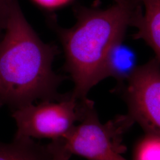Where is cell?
<instances>
[{
  "label": "cell",
  "mask_w": 160,
  "mask_h": 160,
  "mask_svg": "<svg viewBox=\"0 0 160 160\" xmlns=\"http://www.w3.org/2000/svg\"><path fill=\"white\" fill-rule=\"evenodd\" d=\"M58 53L56 46L40 40L18 4L0 40V107L14 110L63 97L58 92L63 78L52 67Z\"/></svg>",
  "instance_id": "cell-1"
},
{
  "label": "cell",
  "mask_w": 160,
  "mask_h": 160,
  "mask_svg": "<svg viewBox=\"0 0 160 160\" xmlns=\"http://www.w3.org/2000/svg\"><path fill=\"white\" fill-rule=\"evenodd\" d=\"M139 7L138 0L115 3L104 9L79 7L75 11L77 22L69 29L51 21L63 47L65 69L74 82V98L86 99L92 88L105 79L108 53L123 42Z\"/></svg>",
  "instance_id": "cell-2"
},
{
  "label": "cell",
  "mask_w": 160,
  "mask_h": 160,
  "mask_svg": "<svg viewBox=\"0 0 160 160\" xmlns=\"http://www.w3.org/2000/svg\"><path fill=\"white\" fill-rule=\"evenodd\" d=\"M133 123L128 114L102 123L93 103L78 125L62 139L72 155L88 160H127L122 155L126 151L122 137Z\"/></svg>",
  "instance_id": "cell-3"
},
{
  "label": "cell",
  "mask_w": 160,
  "mask_h": 160,
  "mask_svg": "<svg viewBox=\"0 0 160 160\" xmlns=\"http://www.w3.org/2000/svg\"><path fill=\"white\" fill-rule=\"evenodd\" d=\"M94 102L87 98L77 100L71 92L58 100L42 101L13 110L17 131L14 138H63L84 116Z\"/></svg>",
  "instance_id": "cell-4"
},
{
  "label": "cell",
  "mask_w": 160,
  "mask_h": 160,
  "mask_svg": "<svg viewBox=\"0 0 160 160\" xmlns=\"http://www.w3.org/2000/svg\"><path fill=\"white\" fill-rule=\"evenodd\" d=\"M128 114L147 135L160 137V62L154 57L137 65L118 85Z\"/></svg>",
  "instance_id": "cell-5"
},
{
  "label": "cell",
  "mask_w": 160,
  "mask_h": 160,
  "mask_svg": "<svg viewBox=\"0 0 160 160\" xmlns=\"http://www.w3.org/2000/svg\"><path fill=\"white\" fill-rule=\"evenodd\" d=\"M138 1L140 7L132 24L137 32L132 38L144 42L160 62V0Z\"/></svg>",
  "instance_id": "cell-6"
},
{
  "label": "cell",
  "mask_w": 160,
  "mask_h": 160,
  "mask_svg": "<svg viewBox=\"0 0 160 160\" xmlns=\"http://www.w3.org/2000/svg\"><path fill=\"white\" fill-rule=\"evenodd\" d=\"M52 160L49 143L42 145L29 138H14L11 143L0 142V160Z\"/></svg>",
  "instance_id": "cell-7"
},
{
  "label": "cell",
  "mask_w": 160,
  "mask_h": 160,
  "mask_svg": "<svg viewBox=\"0 0 160 160\" xmlns=\"http://www.w3.org/2000/svg\"><path fill=\"white\" fill-rule=\"evenodd\" d=\"M137 67V57L134 52L120 42L114 45L108 53L104 65V77L113 78L119 85Z\"/></svg>",
  "instance_id": "cell-8"
},
{
  "label": "cell",
  "mask_w": 160,
  "mask_h": 160,
  "mask_svg": "<svg viewBox=\"0 0 160 160\" xmlns=\"http://www.w3.org/2000/svg\"><path fill=\"white\" fill-rule=\"evenodd\" d=\"M135 160H160V137L147 135L138 148Z\"/></svg>",
  "instance_id": "cell-9"
},
{
  "label": "cell",
  "mask_w": 160,
  "mask_h": 160,
  "mask_svg": "<svg viewBox=\"0 0 160 160\" xmlns=\"http://www.w3.org/2000/svg\"><path fill=\"white\" fill-rule=\"evenodd\" d=\"M18 4V0H0V40L12 12Z\"/></svg>",
  "instance_id": "cell-10"
},
{
  "label": "cell",
  "mask_w": 160,
  "mask_h": 160,
  "mask_svg": "<svg viewBox=\"0 0 160 160\" xmlns=\"http://www.w3.org/2000/svg\"><path fill=\"white\" fill-rule=\"evenodd\" d=\"M49 145L53 153L52 160H69L72 154L66 148L62 139L52 140Z\"/></svg>",
  "instance_id": "cell-11"
},
{
  "label": "cell",
  "mask_w": 160,
  "mask_h": 160,
  "mask_svg": "<svg viewBox=\"0 0 160 160\" xmlns=\"http://www.w3.org/2000/svg\"><path fill=\"white\" fill-rule=\"evenodd\" d=\"M42 8L47 10H53L68 4L72 0H33Z\"/></svg>",
  "instance_id": "cell-12"
},
{
  "label": "cell",
  "mask_w": 160,
  "mask_h": 160,
  "mask_svg": "<svg viewBox=\"0 0 160 160\" xmlns=\"http://www.w3.org/2000/svg\"><path fill=\"white\" fill-rule=\"evenodd\" d=\"M115 1V3H121V2H125L128 0H114Z\"/></svg>",
  "instance_id": "cell-13"
}]
</instances>
